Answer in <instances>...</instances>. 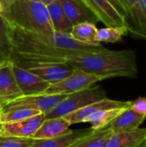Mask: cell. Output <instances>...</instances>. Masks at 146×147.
Returning a JSON list of instances; mask_svg holds the SVG:
<instances>
[{
	"label": "cell",
	"instance_id": "6da1fadb",
	"mask_svg": "<svg viewBox=\"0 0 146 147\" xmlns=\"http://www.w3.org/2000/svg\"><path fill=\"white\" fill-rule=\"evenodd\" d=\"M6 23L9 59L13 62L64 63L67 57L93 52L103 46H90L73 39L70 34L25 30Z\"/></svg>",
	"mask_w": 146,
	"mask_h": 147
},
{
	"label": "cell",
	"instance_id": "3957f363",
	"mask_svg": "<svg viewBox=\"0 0 146 147\" xmlns=\"http://www.w3.org/2000/svg\"><path fill=\"white\" fill-rule=\"evenodd\" d=\"M2 16L7 23L25 30L46 34L55 32L47 7L40 0H15Z\"/></svg>",
	"mask_w": 146,
	"mask_h": 147
},
{
	"label": "cell",
	"instance_id": "d6a6232c",
	"mask_svg": "<svg viewBox=\"0 0 146 147\" xmlns=\"http://www.w3.org/2000/svg\"><path fill=\"white\" fill-rule=\"evenodd\" d=\"M144 1V3H145V8H146V0H143Z\"/></svg>",
	"mask_w": 146,
	"mask_h": 147
},
{
	"label": "cell",
	"instance_id": "836d02e7",
	"mask_svg": "<svg viewBox=\"0 0 146 147\" xmlns=\"http://www.w3.org/2000/svg\"><path fill=\"white\" fill-rule=\"evenodd\" d=\"M143 146H146V140H145V144H144Z\"/></svg>",
	"mask_w": 146,
	"mask_h": 147
},
{
	"label": "cell",
	"instance_id": "83f0119b",
	"mask_svg": "<svg viewBox=\"0 0 146 147\" xmlns=\"http://www.w3.org/2000/svg\"><path fill=\"white\" fill-rule=\"evenodd\" d=\"M108 1L114 8V9L126 20V11L121 3V1L120 0H108Z\"/></svg>",
	"mask_w": 146,
	"mask_h": 147
},
{
	"label": "cell",
	"instance_id": "8fae6325",
	"mask_svg": "<svg viewBox=\"0 0 146 147\" xmlns=\"http://www.w3.org/2000/svg\"><path fill=\"white\" fill-rule=\"evenodd\" d=\"M45 119L44 113H40L37 115L22 121L3 123V131L0 136L31 139Z\"/></svg>",
	"mask_w": 146,
	"mask_h": 147
},
{
	"label": "cell",
	"instance_id": "8992f818",
	"mask_svg": "<svg viewBox=\"0 0 146 147\" xmlns=\"http://www.w3.org/2000/svg\"><path fill=\"white\" fill-rule=\"evenodd\" d=\"M14 63L22 68L28 70L51 84L65 78L74 70V67L67 63L24 61H17Z\"/></svg>",
	"mask_w": 146,
	"mask_h": 147
},
{
	"label": "cell",
	"instance_id": "5bb4252c",
	"mask_svg": "<svg viewBox=\"0 0 146 147\" xmlns=\"http://www.w3.org/2000/svg\"><path fill=\"white\" fill-rule=\"evenodd\" d=\"M61 6L68 17L71 23L73 25L82 22L96 23L99 22L96 15L84 3L83 0H59Z\"/></svg>",
	"mask_w": 146,
	"mask_h": 147
},
{
	"label": "cell",
	"instance_id": "7c38bea8",
	"mask_svg": "<svg viewBox=\"0 0 146 147\" xmlns=\"http://www.w3.org/2000/svg\"><path fill=\"white\" fill-rule=\"evenodd\" d=\"M132 105V102H123V101H117L108 99V97L93 103H90L73 113H71L64 118L70 122L71 125L84 122L86 118L89 115L103 109H116V108H130Z\"/></svg>",
	"mask_w": 146,
	"mask_h": 147
},
{
	"label": "cell",
	"instance_id": "44dd1931",
	"mask_svg": "<svg viewBox=\"0 0 146 147\" xmlns=\"http://www.w3.org/2000/svg\"><path fill=\"white\" fill-rule=\"evenodd\" d=\"M126 109L128 108H116L100 110L86 118L83 123H90L91 128L94 131L102 130L103 128L108 127L110 123Z\"/></svg>",
	"mask_w": 146,
	"mask_h": 147
},
{
	"label": "cell",
	"instance_id": "e575fe53",
	"mask_svg": "<svg viewBox=\"0 0 146 147\" xmlns=\"http://www.w3.org/2000/svg\"><path fill=\"white\" fill-rule=\"evenodd\" d=\"M0 61H2V60H1V58H0Z\"/></svg>",
	"mask_w": 146,
	"mask_h": 147
},
{
	"label": "cell",
	"instance_id": "ffe728a7",
	"mask_svg": "<svg viewBox=\"0 0 146 147\" xmlns=\"http://www.w3.org/2000/svg\"><path fill=\"white\" fill-rule=\"evenodd\" d=\"M46 7L49 12V16L54 31L59 33L70 34L72 28V24L71 23L68 17L66 16L61 6L60 2L57 0L52 3L51 4L47 5Z\"/></svg>",
	"mask_w": 146,
	"mask_h": 147
},
{
	"label": "cell",
	"instance_id": "7a4b0ae2",
	"mask_svg": "<svg viewBox=\"0 0 146 147\" xmlns=\"http://www.w3.org/2000/svg\"><path fill=\"white\" fill-rule=\"evenodd\" d=\"M64 63L108 78H136L138 75L136 53L133 50L112 51L103 47L96 51L67 57Z\"/></svg>",
	"mask_w": 146,
	"mask_h": 147
},
{
	"label": "cell",
	"instance_id": "f1b7e54d",
	"mask_svg": "<svg viewBox=\"0 0 146 147\" xmlns=\"http://www.w3.org/2000/svg\"><path fill=\"white\" fill-rule=\"evenodd\" d=\"M15 0H1V3L3 4V12L5 10H7L14 3H15Z\"/></svg>",
	"mask_w": 146,
	"mask_h": 147
},
{
	"label": "cell",
	"instance_id": "7402d4cb",
	"mask_svg": "<svg viewBox=\"0 0 146 147\" xmlns=\"http://www.w3.org/2000/svg\"><path fill=\"white\" fill-rule=\"evenodd\" d=\"M113 133L109 127L102 130L94 131L71 147H104Z\"/></svg>",
	"mask_w": 146,
	"mask_h": 147
},
{
	"label": "cell",
	"instance_id": "4fadbf2b",
	"mask_svg": "<svg viewBox=\"0 0 146 147\" xmlns=\"http://www.w3.org/2000/svg\"><path fill=\"white\" fill-rule=\"evenodd\" d=\"M106 27L126 26V20L114 9L108 0H83Z\"/></svg>",
	"mask_w": 146,
	"mask_h": 147
},
{
	"label": "cell",
	"instance_id": "2e32d148",
	"mask_svg": "<svg viewBox=\"0 0 146 147\" xmlns=\"http://www.w3.org/2000/svg\"><path fill=\"white\" fill-rule=\"evenodd\" d=\"M146 140V128L113 133L104 147H140Z\"/></svg>",
	"mask_w": 146,
	"mask_h": 147
},
{
	"label": "cell",
	"instance_id": "d590c367",
	"mask_svg": "<svg viewBox=\"0 0 146 147\" xmlns=\"http://www.w3.org/2000/svg\"><path fill=\"white\" fill-rule=\"evenodd\" d=\"M0 109H1V105H0Z\"/></svg>",
	"mask_w": 146,
	"mask_h": 147
},
{
	"label": "cell",
	"instance_id": "277c9868",
	"mask_svg": "<svg viewBox=\"0 0 146 147\" xmlns=\"http://www.w3.org/2000/svg\"><path fill=\"white\" fill-rule=\"evenodd\" d=\"M105 98H107L105 91L98 85L70 93L56 107L45 113V118L52 119L64 117L90 103Z\"/></svg>",
	"mask_w": 146,
	"mask_h": 147
},
{
	"label": "cell",
	"instance_id": "4dcf8cb0",
	"mask_svg": "<svg viewBox=\"0 0 146 147\" xmlns=\"http://www.w3.org/2000/svg\"><path fill=\"white\" fill-rule=\"evenodd\" d=\"M3 12V4L1 3V0H0V15H2Z\"/></svg>",
	"mask_w": 146,
	"mask_h": 147
},
{
	"label": "cell",
	"instance_id": "e0dca14e",
	"mask_svg": "<svg viewBox=\"0 0 146 147\" xmlns=\"http://www.w3.org/2000/svg\"><path fill=\"white\" fill-rule=\"evenodd\" d=\"M71 125L64 117L45 119L39 129L31 137L33 140H47L59 137L70 131Z\"/></svg>",
	"mask_w": 146,
	"mask_h": 147
},
{
	"label": "cell",
	"instance_id": "d6986e66",
	"mask_svg": "<svg viewBox=\"0 0 146 147\" xmlns=\"http://www.w3.org/2000/svg\"><path fill=\"white\" fill-rule=\"evenodd\" d=\"M97 27L92 22H82L72 26L70 32V35L76 40L90 45V46H100L102 45L96 40Z\"/></svg>",
	"mask_w": 146,
	"mask_h": 147
},
{
	"label": "cell",
	"instance_id": "ac0fdd59",
	"mask_svg": "<svg viewBox=\"0 0 146 147\" xmlns=\"http://www.w3.org/2000/svg\"><path fill=\"white\" fill-rule=\"evenodd\" d=\"M146 116L141 115L131 108L125 109L108 126L114 133L129 132L139 128V126L145 121Z\"/></svg>",
	"mask_w": 146,
	"mask_h": 147
},
{
	"label": "cell",
	"instance_id": "1f68e13d",
	"mask_svg": "<svg viewBox=\"0 0 146 147\" xmlns=\"http://www.w3.org/2000/svg\"><path fill=\"white\" fill-rule=\"evenodd\" d=\"M3 123L0 121V135H1L2 131H3Z\"/></svg>",
	"mask_w": 146,
	"mask_h": 147
},
{
	"label": "cell",
	"instance_id": "9c48e42d",
	"mask_svg": "<svg viewBox=\"0 0 146 147\" xmlns=\"http://www.w3.org/2000/svg\"><path fill=\"white\" fill-rule=\"evenodd\" d=\"M13 71L18 88L22 96L44 94L51 84L15 63L13 64Z\"/></svg>",
	"mask_w": 146,
	"mask_h": 147
},
{
	"label": "cell",
	"instance_id": "8d00e7d4",
	"mask_svg": "<svg viewBox=\"0 0 146 147\" xmlns=\"http://www.w3.org/2000/svg\"><path fill=\"white\" fill-rule=\"evenodd\" d=\"M143 147H146V146H143Z\"/></svg>",
	"mask_w": 146,
	"mask_h": 147
},
{
	"label": "cell",
	"instance_id": "52a82bcc",
	"mask_svg": "<svg viewBox=\"0 0 146 147\" xmlns=\"http://www.w3.org/2000/svg\"><path fill=\"white\" fill-rule=\"evenodd\" d=\"M67 96L68 94H37L30 96H21L4 103L1 106V109H4L13 108H25L36 109L45 114L56 107Z\"/></svg>",
	"mask_w": 146,
	"mask_h": 147
},
{
	"label": "cell",
	"instance_id": "30bf717a",
	"mask_svg": "<svg viewBox=\"0 0 146 147\" xmlns=\"http://www.w3.org/2000/svg\"><path fill=\"white\" fill-rule=\"evenodd\" d=\"M13 61H0V105L15 99L22 95L13 71Z\"/></svg>",
	"mask_w": 146,
	"mask_h": 147
},
{
	"label": "cell",
	"instance_id": "484cf974",
	"mask_svg": "<svg viewBox=\"0 0 146 147\" xmlns=\"http://www.w3.org/2000/svg\"><path fill=\"white\" fill-rule=\"evenodd\" d=\"M34 143V140L30 138L0 136V147H32Z\"/></svg>",
	"mask_w": 146,
	"mask_h": 147
},
{
	"label": "cell",
	"instance_id": "f546056e",
	"mask_svg": "<svg viewBox=\"0 0 146 147\" xmlns=\"http://www.w3.org/2000/svg\"><path fill=\"white\" fill-rule=\"evenodd\" d=\"M41 3H43L46 6H47V5H49V4H51L52 3H53V2H55V1H57V0H40Z\"/></svg>",
	"mask_w": 146,
	"mask_h": 147
},
{
	"label": "cell",
	"instance_id": "9a60e30c",
	"mask_svg": "<svg viewBox=\"0 0 146 147\" xmlns=\"http://www.w3.org/2000/svg\"><path fill=\"white\" fill-rule=\"evenodd\" d=\"M93 132L94 130L91 127L79 130H70L66 134L56 138L34 140V143L32 147H71Z\"/></svg>",
	"mask_w": 146,
	"mask_h": 147
},
{
	"label": "cell",
	"instance_id": "5b68a950",
	"mask_svg": "<svg viewBox=\"0 0 146 147\" xmlns=\"http://www.w3.org/2000/svg\"><path fill=\"white\" fill-rule=\"evenodd\" d=\"M108 79L105 76L89 73L74 68L73 71L65 78L50 84L44 94L59 95L70 94L93 86L96 83Z\"/></svg>",
	"mask_w": 146,
	"mask_h": 147
},
{
	"label": "cell",
	"instance_id": "4316f807",
	"mask_svg": "<svg viewBox=\"0 0 146 147\" xmlns=\"http://www.w3.org/2000/svg\"><path fill=\"white\" fill-rule=\"evenodd\" d=\"M130 108L136 113L146 116V96L139 97L137 100L132 102Z\"/></svg>",
	"mask_w": 146,
	"mask_h": 147
},
{
	"label": "cell",
	"instance_id": "cb8c5ba5",
	"mask_svg": "<svg viewBox=\"0 0 146 147\" xmlns=\"http://www.w3.org/2000/svg\"><path fill=\"white\" fill-rule=\"evenodd\" d=\"M128 32V28L126 26L105 27L97 30L96 40L99 43H115L120 41L122 37L126 35Z\"/></svg>",
	"mask_w": 146,
	"mask_h": 147
},
{
	"label": "cell",
	"instance_id": "d4e9b609",
	"mask_svg": "<svg viewBox=\"0 0 146 147\" xmlns=\"http://www.w3.org/2000/svg\"><path fill=\"white\" fill-rule=\"evenodd\" d=\"M0 58L1 60L9 59V47L7 36V26L2 15H0Z\"/></svg>",
	"mask_w": 146,
	"mask_h": 147
},
{
	"label": "cell",
	"instance_id": "ba28073f",
	"mask_svg": "<svg viewBox=\"0 0 146 147\" xmlns=\"http://www.w3.org/2000/svg\"><path fill=\"white\" fill-rule=\"evenodd\" d=\"M126 11L128 31L146 39V8L143 0H120Z\"/></svg>",
	"mask_w": 146,
	"mask_h": 147
},
{
	"label": "cell",
	"instance_id": "603a6c76",
	"mask_svg": "<svg viewBox=\"0 0 146 147\" xmlns=\"http://www.w3.org/2000/svg\"><path fill=\"white\" fill-rule=\"evenodd\" d=\"M41 112L36 109H25V108H13V109H0V121L3 123L14 122L22 121L34 115L40 114Z\"/></svg>",
	"mask_w": 146,
	"mask_h": 147
}]
</instances>
